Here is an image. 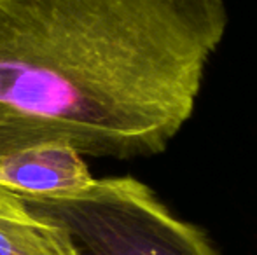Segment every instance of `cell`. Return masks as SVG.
<instances>
[{"label":"cell","mask_w":257,"mask_h":255,"mask_svg":"<svg viewBox=\"0 0 257 255\" xmlns=\"http://www.w3.org/2000/svg\"><path fill=\"white\" fill-rule=\"evenodd\" d=\"M18 197L35 217L65 229L75 255H220L203 229L173 215L133 177L93 178L75 192Z\"/></svg>","instance_id":"7a4b0ae2"},{"label":"cell","mask_w":257,"mask_h":255,"mask_svg":"<svg viewBox=\"0 0 257 255\" xmlns=\"http://www.w3.org/2000/svg\"><path fill=\"white\" fill-rule=\"evenodd\" d=\"M0 255H75L60 225L35 217L16 194L0 187Z\"/></svg>","instance_id":"277c9868"},{"label":"cell","mask_w":257,"mask_h":255,"mask_svg":"<svg viewBox=\"0 0 257 255\" xmlns=\"http://www.w3.org/2000/svg\"><path fill=\"white\" fill-rule=\"evenodd\" d=\"M226 25L224 0H0V159L163 152Z\"/></svg>","instance_id":"6da1fadb"},{"label":"cell","mask_w":257,"mask_h":255,"mask_svg":"<svg viewBox=\"0 0 257 255\" xmlns=\"http://www.w3.org/2000/svg\"><path fill=\"white\" fill-rule=\"evenodd\" d=\"M91 182L86 161L67 143H39L0 159V187L16 196H58Z\"/></svg>","instance_id":"3957f363"}]
</instances>
